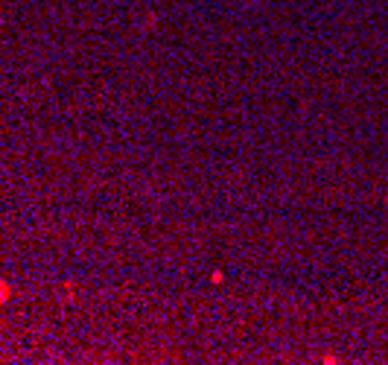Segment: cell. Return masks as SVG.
<instances>
[{
    "label": "cell",
    "instance_id": "cell-1",
    "mask_svg": "<svg viewBox=\"0 0 388 365\" xmlns=\"http://www.w3.org/2000/svg\"><path fill=\"white\" fill-rule=\"evenodd\" d=\"M0 298H6V286L3 283H0Z\"/></svg>",
    "mask_w": 388,
    "mask_h": 365
}]
</instances>
